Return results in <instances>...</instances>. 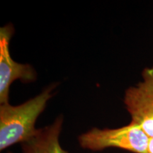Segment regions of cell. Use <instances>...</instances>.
Returning a JSON list of instances; mask_svg holds the SVG:
<instances>
[{
	"label": "cell",
	"mask_w": 153,
	"mask_h": 153,
	"mask_svg": "<svg viewBox=\"0 0 153 153\" xmlns=\"http://www.w3.org/2000/svg\"><path fill=\"white\" fill-rule=\"evenodd\" d=\"M55 86L47 87L24 104L12 106L9 103L0 104V150L30 138L36 130L35 124L53 97Z\"/></svg>",
	"instance_id": "cell-1"
},
{
	"label": "cell",
	"mask_w": 153,
	"mask_h": 153,
	"mask_svg": "<svg viewBox=\"0 0 153 153\" xmlns=\"http://www.w3.org/2000/svg\"><path fill=\"white\" fill-rule=\"evenodd\" d=\"M142 81L126 89L123 98L131 121L153 138V68H145Z\"/></svg>",
	"instance_id": "cell-3"
},
{
	"label": "cell",
	"mask_w": 153,
	"mask_h": 153,
	"mask_svg": "<svg viewBox=\"0 0 153 153\" xmlns=\"http://www.w3.org/2000/svg\"><path fill=\"white\" fill-rule=\"evenodd\" d=\"M148 153H153V138H150V144H149Z\"/></svg>",
	"instance_id": "cell-6"
},
{
	"label": "cell",
	"mask_w": 153,
	"mask_h": 153,
	"mask_svg": "<svg viewBox=\"0 0 153 153\" xmlns=\"http://www.w3.org/2000/svg\"><path fill=\"white\" fill-rule=\"evenodd\" d=\"M62 125L63 117L59 116L50 125L37 128L33 136L22 143V153H68L60 142Z\"/></svg>",
	"instance_id": "cell-5"
},
{
	"label": "cell",
	"mask_w": 153,
	"mask_h": 153,
	"mask_svg": "<svg viewBox=\"0 0 153 153\" xmlns=\"http://www.w3.org/2000/svg\"><path fill=\"white\" fill-rule=\"evenodd\" d=\"M150 140L142 128L132 121L117 128H92L78 137L80 147L92 152L118 148L133 153H148Z\"/></svg>",
	"instance_id": "cell-2"
},
{
	"label": "cell",
	"mask_w": 153,
	"mask_h": 153,
	"mask_svg": "<svg viewBox=\"0 0 153 153\" xmlns=\"http://www.w3.org/2000/svg\"><path fill=\"white\" fill-rule=\"evenodd\" d=\"M14 30L12 25H6L0 28V104L9 103V88L15 80L29 83L36 79L33 67L17 62L11 57L9 41Z\"/></svg>",
	"instance_id": "cell-4"
}]
</instances>
